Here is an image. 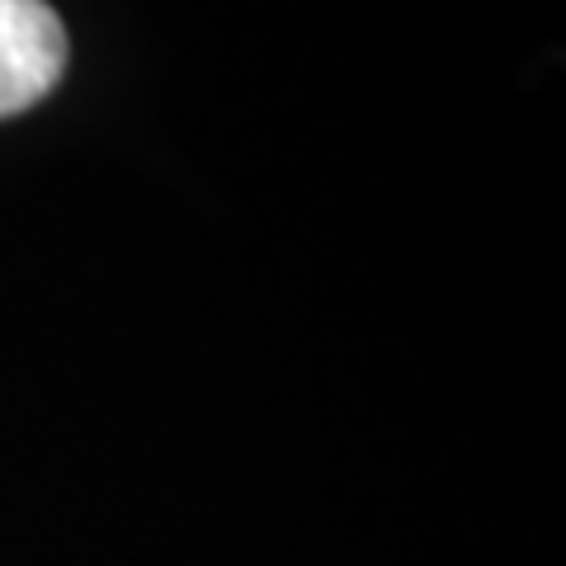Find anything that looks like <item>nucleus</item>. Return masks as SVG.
I'll return each mask as SVG.
<instances>
[{
  "mask_svg": "<svg viewBox=\"0 0 566 566\" xmlns=\"http://www.w3.org/2000/svg\"><path fill=\"white\" fill-rule=\"evenodd\" d=\"M66 29L48 0H0V118L33 109L66 76Z\"/></svg>",
  "mask_w": 566,
  "mask_h": 566,
  "instance_id": "nucleus-1",
  "label": "nucleus"
}]
</instances>
